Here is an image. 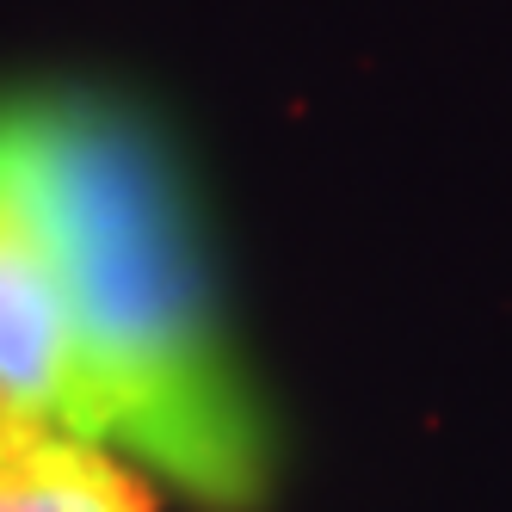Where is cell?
<instances>
[{
  "mask_svg": "<svg viewBox=\"0 0 512 512\" xmlns=\"http://www.w3.org/2000/svg\"><path fill=\"white\" fill-rule=\"evenodd\" d=\"M0 512H155V494L87 438L0 414Z\"/></svg>",
  "mask_w": 512,
  "mask_h": 512,
  "instance_id": "3",
  "label": "cell"
},
{
  "mask_svg": "<svg viewBox=\"0 0 512 512\" xmlns=\"http://www.w3.org/2000/svg\"><path fill=\"white\" fill-rule=\"evenodd\" d=\"M0 414L75 438V364L25 93H0Z\"/></svg>",
  "mask_w": 512,
  "mask_h": 512,
  "instance_id": "2",
  "label": "cell"
},
{
  "mask_svg": "<svg viewBox=\"0 0 512 512\" xmlns=\"http://www.w3.org/2000/svg\"><path fill=\"white\" fill-rule=\"evenodd\" d=\"M62 284L75 438L124 451L210 512H253L272 482L179 179L149 124L99 93H25Z\"/></svg>",
  "mask_w": 512,
  "mask_h": 512,
  "instance_id": "1",
  "label": "cell"
}]
</instances>
